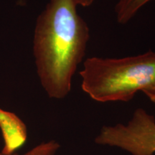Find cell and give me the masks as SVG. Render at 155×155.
I'll return each mask as SVG.
<instances>
[{
    "label": "cell",
    "mask_w": 155,
    "mask_h": 155,
    "mask_svg": "<svg viewBox=\"0 0 155 155\" xmlns=\"http://www.w3.org/2000/svg\"><path fill=\"white\" fill-rule=\"evenodd\" d=\"M75 0H50L37 19L33 52L38 75L50 98L62 99L86 53L90 30Z\"/></svg>",
    "instance_id": "cell-1"
},
{
    "label": "cell",
    "mask_w": 155,
    "mask_h": 155,
    "mask_svg": "<svg viewBox=\"0 0 155 155\" xmlns=\"http://www.w3.org/2000/svg\"><path fill=\"white\" fill-rule=\"evenodd\" d=\"M81 88L98 102H128L155 85V52L120 58L91 57L79 73Z\"/></svg>",
    "instance_id": "cell-2"
},
{
    "label": "cell",
    "mask_w": 155,
    "mask_h": 155,
    "mask_svg": "<svg viewBox=\"0 0 155 155\" xmlns=\"http://www.w3.org/2000/svg\"><path fill=\"white\" fill-rule=\"evenodd\" d=\"M95 142L121 149L131 155H154L155 117L144 108H137L127 124L103 127Z\"/></svg>",
    "instance_id": "cell-3"
},
{
    "label": "cell",
    "mask_w": 155,
    "mask_h": 155,
    "mask_svg": "<svg viewBox=\"0 0 155 155\" xmlns=\"http://www.w3.org/2000/svg\"><path fill=\"white\" fill-rule=\"evenodd\" d=\"M0 130L3 139L1 152L7 155L17 153L28 139L26 125L16 114L0 108Z\"/></svg>",
    "instance_id": "cell-4"
},
{
    "label": "cell",
    "mask_w": 155,
    "mask_h": 155,
    "mask_svg": "<svg viewBox=\"0 0 155 155\" xmlns=\"http://www.w3.org/2000/svg\"><path fill=\"white\" fill-rule=\"evenodd\" d=\"M152 1L155 0H117L114 9L116 21L127 24L144 5Z\"/></svg>",
    "instance_id": "cell-5"
},
{
    "label": "cell",
    "mask_w": 155,
    "mask_h": 155,
    "mask_svg": "<svg viewBox=\"0 0 155 155\" xmlns=\"http://www.w3.org/2000/svg\"><path fill=\"white\" fill-rule=\"evenodd\" d=\"M60 148H61V145L58 141L50 140L40 143L23 154L15 153L11 155H57ZM0 155L7 154H2L0 152Z\"/></svg>",
    "instance_id": "cell-6"
},
{
    "label": "cell",
    "mask_w": 155,
    "mask_h": 155,
    "mask_svg": "<svg viewBox=\"0 0 155 155\" xmlns=\"http://www.w3.org/2000/svg\"><path fill=\"white\" fill-rule=\"evenodd\" d=\"M145 96L150 99L152 103L155 104V85L150 88L145 89L142 91Z\"/></svg>",
    "instance_id": "cell-7"
},
{
    "label": "cell",
    "mask_w": 155,
    "mask_h": 155,
    "mask_svg": "<svg viewBox=\"0 0 155 155\" xmlns=\"http://www.w3.org/2000/svg\"><path fill=\"white\" fill-rule=\"evenodd\" d=\"M95 0H75L77 5L82 6V7H89L94 2Z\"/></svg>",
    "instance_id": "cell-8"
}]
</instances>
